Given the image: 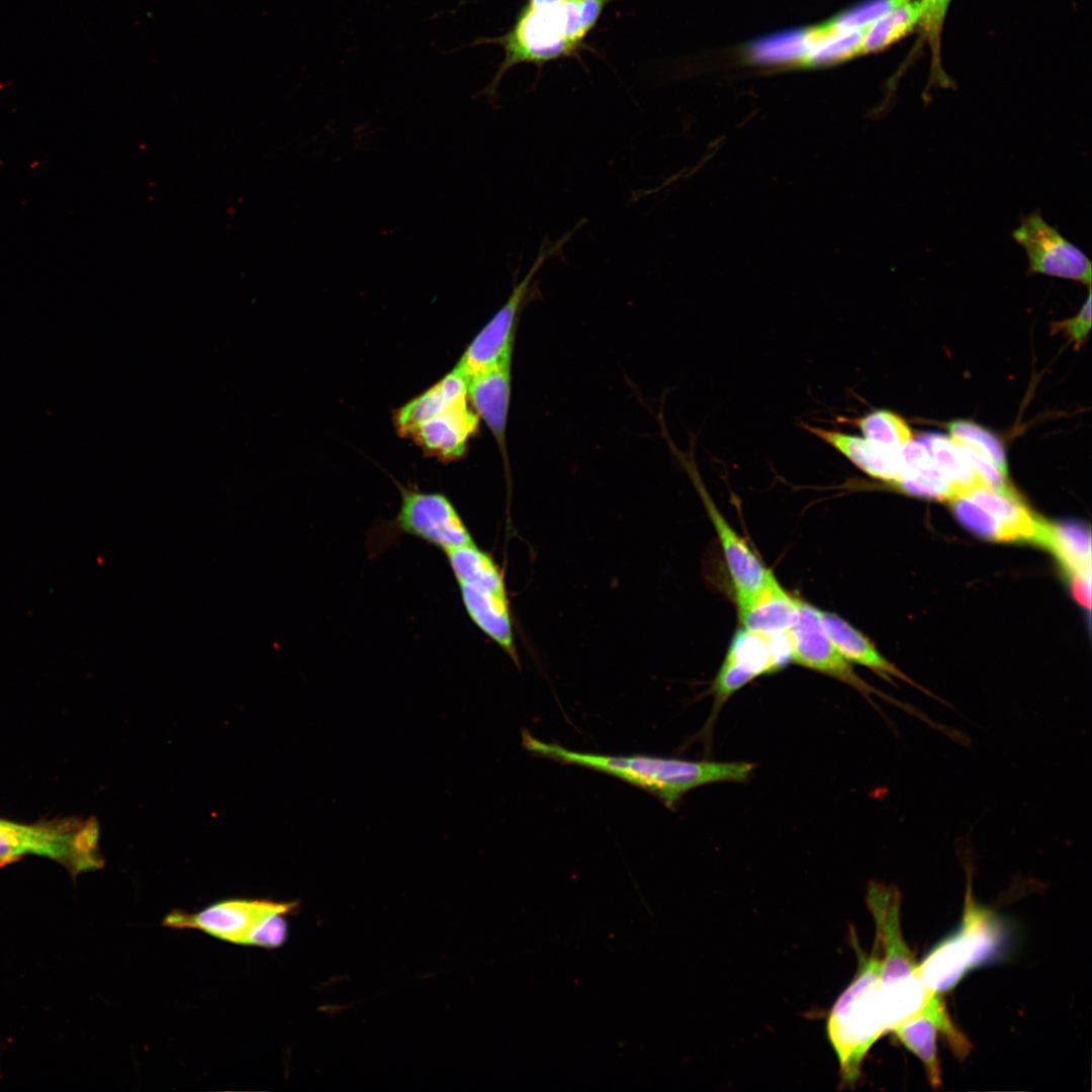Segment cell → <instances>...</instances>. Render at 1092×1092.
Returning a JSON list of instances; mask_svg holds the SVG:
<instances>
[{"instance_id": "cell-2", "label": "cell", "mask_w": 1092, "mask_h": 1092, "mask_svg": "<svg viewBox=\"0 0 1092 1092\" xmlns=\"http://www.w3.org/2000/svg\"><path fill=\"white\" fill-rule=\"evenodd\" d=\"M524 747L535 755L606 774L657 797L673 809L691 790L723 782H744L753 765L743 761H694L649 755H604L570 750L523 730Z\"/></svg>"}, {"instance_id": "cell-38", "label": "cell", "mask_w": 1092, "mask_h": 1092, "mask_svg": "<svg viewBox=\"0 0 1092 1092\" xmlns=\"http://www.w3.org/2000/svg\"><path fill=\"white\" fill-rule=\"evenodd\" d=\"M1074 599L1086 609L1091 606V574L1075 575L1070 578Z\"/></svg>"}, {"instance_id": "cell-10", "label": "cell", "mask_w": 1092, "mask_h": 1092, "mask_svg": "<svg viewBox=\"0 0 1092 1092\" xmlns=\"http://www.w3.org/2000/svg\"><path fill=\"white\" fill-rule=\"evenodd\" d=\"M788 635L792 648V662L807 668L833 676L860 692L866 697L871 694H881L873 687L863 681L852 669L849 662L838 652L829 639L820 617V610L812 605L798 600L796 618L788 629ZM900 708L908 713H913L914 708L899 704L892 700Z\"/></svg>"}, {"instance_id": "cell-6", "label": "cell", "mask_w": 1092, "mask_h": 1092, "mask_svg": "<svg viewBox=\"0 0 1092 1092\" xmlns=\"http://www.w3.org/2000/svg\"><path fill=\"white\" fill-rule=\"evenodd\" d=\"M792 662L788 632L763 634L739 629L712 685L713 715L738 690L755 677L776 672Z\"/></svg>"}, {"instance_id": "cell-11", "label": "cell", "mask_w": 1092, "mask_h": 1092, "mask_svg": "<svg viewBox=\"0 0 1092 1092\" xmlns=\"http://www.w3.org/2000/svg\"><path fill=\"white\" fill-rule=\"evenodd\" d=\"M866 901L884 953L879 985L889 986L917 975L918 964L902 934L898 890L873 882L868 887Z\"/></svg>"}, {"instance_id": "cell-26", "label": "cell", "mask_w": 1092, "mask_h": 1092, "mask_svg": "<svg viewBox=\"0 0 1092 1092\" xmlns=\"http://www.w3.org/2000/svg\"><path fill=\"white\" fill-rule=\"evenodd\" d=\"M457 583L507 593L504 574L493 558L475 543L444 552Z\"/></svg>"}, {"instance_id": "cell-22", "label": "cell", "mask_w": 1092, "mask_h": 1092, "mask_svg": "<svg viewBox=\"0 0 1092 1092\" xmlns=\"http://www.w3.org/2000/svg\"><path fill=\"white\" fill-rule=\"evenodd\" d=\"M959 495H964L997 518L1017 538L1032 542L1040 518H1036L1014 492H1001L978 482Z\"/></svg>"}, {"instance_id": "cell-8", "label": "cell", "mask_w": 1092, "mask_h": 1092, "mask_svg": "<svg viewBox=\"0 0 1092 1092\" xmlns=\"http://www.w3.org/2000/svg\"><path fill=\"white\" fill-rule=\"evenodd\" d=\"M401 504L392 522L395 532L411 535L442 551L474 543L461 516L442 493L400 488Z\"/></svg>"}, {"instance_id": "cell-14", "label": "cell", "mask_w": 1092, "mask_h": 1092, "mask_svg": "<svg viewBox=\"0 0 1092 1092\" xmlns=\"http://www.w3.org/2000/svg\"><path fill=\"white\" fill-rule=\"evenodd\" d=\"M803 427L872 477L893 484L903 472L904 462L900 449L889 448L867 438L839 431L825 430L805 424H803Z\"/></svg>"}, {"instance_id": "cell-23", "label": "cell", "mask_w": 1092, "mask_h": 1092, "mask_svg": "<svg viewBox=\"0 0 1092 1092\" xmlns=\"http://www.w3.org/2000/svg\"><path fill=\"white\" fill-rule=\"evenodd\" d=\"M972 968L969 950L956 933L935 946L918 965V975L927 988L939 994L954 987Z\"/></svg>"}, {"instance_id": "cell-30", "label": "cell", "mask_w": 1092, "mask_h": 1092, "mask_svg": "<svg viewBox=\"0 0 1092 1092\" xmlns=\"http://www.w3.org/2000/svg\"><path fill=\"white\" fill-rule=\"evenodd\" d=\"M920 439L925 443L939 470L954 486L958 495L982 482L951 438L940 434H927Z\"/></svg>"}, {"instance_id": "cell-33", "label": "cell", "mask_w": 1092, "mask_h": 1092, "mask_svg": "<svg viewBox=\"0 0 1092 1092\" xmlns=\"http://www.w3.org/2000/svg\"><path fill=\"white\" fill-rule=\"evenodd\" d=\"M950 438L960 444L966 445L988 458L1001 472L1008 477V465L1004 448L999 440L981 426L968 421H953L947 424Z\"/></svg>"}, {"instance_id": "cell-31", "label": "cell", "mask_w": 1092, "mask_h": 1092, "mask_svg": "<svg viewBox=\"0 0 1092 1092\" xmlns=\"http://www.w3.org/2000/svg\"><path fill=\"white\" fill-rule=\"evenodd\" d=\"M850 422L859 428L864 438L889 448L902 449L913 441V433L906 421L890 411H875Z\"/></svg>"}, {"instance_id": "cell-9", "label": "cell", "mask_w": 1092, "mask_h": 1092, "mask_svg": "<svg viewBox=\"0 0 1092 1092\" xmlns=\"http://www.w3.org/2000/svg\"><path fill=\"white\" fill-rule=\"evenodd\" d=\"M1012 237L1025 251L1029 274H1044L1090 286L1089 258L1049 224L1038 210L1022 217Z\"/></svg>"}, {"instance_id": "cell-1", "label": "cell", "mask_w": 1092, "mask_h": 1092, "mask_svg": "<svg viewBox=\"0 0 1092 1092\" xmlns=\"http://www.w3.org/2000/svg\"><path fill=\"white\" fill-rule=\"evenodd\" d=\"M611 1L526 0L514 23L504 34L478 37L464 46L491 43L504 51V60L494 76L478 95L494 103L503 77L517 65L534 64L541 67L552 61L578 56Z\"/></svg>"}, {"instance_id": "cell-12", "label": "cell", "mask_w": 1092, "mask_h": 1092, "mask_svg": "<svg viewBox=\"0 0 1092 1092\" xmlns=\"http://www.w3.org/2000/svg\"><path fill=\"white\" fill-rule=\"evenodd\" d=\"M691 476L720 540L734 585L737 607H740L759 593L774 573L759 560L747 542L727 523L695 470Z\"/></svg>"}, {"instance_id": "cell-15", "label": "cell", "mask_w": 1092, "mask_h": 1092, "mask_svg": "<svg viewBox=\"0 0 1092 1092\" xmlns=\"http://www.w3.org/2000/svg\"><path fill=\"white\" fill-rule=\"evenodd\" d=\"M467 396L492 433L506 458V429L511 398V362L471 377Z\"/></svg>"}, {"instance_id": "cell-3", "label": "cell", "mask_w": 1092, "mask_h": 1092, "mask_svg": "<svg viewBox=\"0 0 1092 1092\" xmlns=\"http://www.w3.org/2000/svg\"><path fill=\"white\" fill-rule=\"evenodd\" d=\"M858 958L856 973L832 1006L826 1024L843 1084H854L862 1062L878 1038L886 1033L879 1002L881 959L866 956L854 939Z\"/></svg>"}, {"instance_id": "cell-35", "label": "cell", "mask_w": 1092, "mask_h": 1092, "mask_svg": "<svg viewBox=\"0 0 1092 1092\" xmlns=\"http://www.w3.org/2000/svg\"><path fill=\"white\" fill-rule=\"evenodd\" d=\"M922 14L919 25L924 31L931 49L932 74L940 83H946L947 79L940 65V34L951 0H919Z\"/></svg>"}, {"instance_id": "cell-7", "label": "cell", "mask_w": 1092, "mask_h": 1092, "mask_svg": "<svg viewBox=\"0 0 1092 1092\" xmlns=\"http://www.w3.org/2000/svg\"><path fill=\"white\" fill-rule=\"evenodd\" d=\"M296 906V902L228 899L195 913L171 912L163 920V925L197 929L231 943L252 945L255 934L266 921L276 915H287Z\"/></svg>"}, {"instance_id": "cell-20", "label": "cell", "mask_w": 1092, "mask_h": 1092, "mask_svg": "<svg viewBox=\"0 0 1092 1092\" xmlns=\"http://www.w3.org/2000/svg\"><path fill=\"white\" fill-rule=\"evenodd\" d=\"M820 617L829 639L848 662L866 666L886 679L895 676L920 688L882 656L863 634L837 614L820 611Z\"/></svg>"}, {"instance_id": "cell-37", "label": "cell", "mask_w": 1092, "mask_h": 1092, "mask_svg": "<svg viewBox=\"0 0 1092 1092\" xmlns=\"http://www.w3.org/2000/svg\"><path fill=\"white\" fill-rule=\"evenodd\" d=\"M1060 331L1064 332L1076 348H1079L1086 340L1091 329V289L1080 311L1072 318L1057 324Z\"/></svg>"}, {"instance_id": "cell-32", "label": "cell", "mask_w": 1092, "mask_h": 1092, "mask_svg": "<svg viewBox=\"0 0 1092 1092\" xmlns=\"http://www.w3.org/2000/svg\"><path fill=\"white\" fill-rule=\"evenodd\" d=\"M949 502L956 518L972 533L997 542L1017 541L1016 536L997 518L964 495H956Z\"/></svg>"}, {"instance_id": "cell-16", "label": "cell", "mask_w": 1092, "mask_h": 1092, "mask_svg": "<svg viewBox=\"0 0 1092 1092\" xmlns=\"http://www.w3.org/2000/svg\"><path fill=\"white\" fill-rule=\"evenodd\" d=\"M1032 542L1051 551L1069 578L1091 574V536L1083 523L1040 519Z\"/></svg>"}, {"instance_id": "cell-29", "label": "cell", "mask_w": 1092, "mask_h": 1092, "mask_svg": "<svg viewBox=\"0 0 1092 1092\" xmlns=\"http://www.w3.org/2000/svg\"><path fill=\"white\" fill-rule=\"evenodd\" d=\"M937 1030L934 1022L924 1016L909 1019L892 1030L899 1041L923 1063L929 1083L934 1088L941 1084L936 1051Z\"/></svg>"}, {"instance_id": "cell-5", "label": "cell", "mask_w": 1092, "mask_h": 1092, "mask_svg": "<svg viewBox=\"0 0 1092 1092\" xmlns=\"http://www.w3.org/2000/svg\"><path fill=\"white\" fill-rule=\"evenodd\" d=\"M583 221L580 220L574 229L556 241H548L547 237L543 239L528 273L521 281L514 284L508 300L477 334L455 366L467 380L495 366L511 362L519 311L531 290V282L535 274L547 259L562 256L563 247L571 240Z\"/></svg>"}, {"instance_id": "cell-25", "label": "cell", "mask_w": 1092, "mask_h": 1092, "mask_svg": "<svg viewBox=\"0 0 1092 1092\" xmlns=\"http://www.w3.org/2000/svg\"><path fill=\"white\" fill-rule=\"evenodd\" d=\"M808 51L806 29L802 28L751 41L743 49L742 57L748 64L798 68Z\"/></svg>"}, {"instance_id": "cell-17", "label": "cell", "mask_w": 1092, "mask_h": 1092, "mask_svg": "<svg viewBox=\"0 0 1092 1092\" xmlns=\"http://www.w3.org/2000/svg\"><path fill=\"white\" fill-rule=\"evenodd\" d=\"M463 606L471 621L519 662L507 593L458 583Z\"/></svg>"}, {"instance_id": "cell-36", "label": "cell", "mask_w": 1092, "mask_h": 1092, "mask_svg": "<svg viewBox=\"0 0 1092 1092\" xmlns=\"http://www.w3.org/2000/svg\"><path fill=\"white\" fill-rule=\"evenodd\" d=\"M957 444L986 486L1001 492H1014L1013 488L1007 483V478L1001 474L988 458L966 445Z\"/></svg>"}, {"instance_id": "cell-13", "label": "cell", "mask_w": 1092, "mask_h": 1092, "mask_svg": "<svg viewBox=\"0 0 1092 1092\" xmlns=\"http://www.w3.org/2000/svg\"><path fill=\"white\" fill-rule=\"evenodd\" d=\"M477 424L478 416L466 402L418 425L407 437L430 456L452 461L462 457Z\"/></svg>"}, {"instance_id": "cell-24", "label": "cell", "mask_w": 1092, "mask_h": 1092, "mask_svg": "<svg viewBox=\"0 0 1092 1092\" xmlns=\"http://www.w3.org/2000/svg\"><path fill=\"white\" fill-rule=\"evenodd\" d=\"M966 944L973 968L990 960L1002 940V927L994 914L975 902L970 881L965 900L963 923L958 931Z\"/></svg>"}, {"instance_id": "cell-28", "label": "cell", "mask_w": 1092, "mask_h": 1092, "mask_svg": "<svg viewBox=\"0 0 1092 1092\" xmlns=\"http://www.w3.org/2000/svg\"><path fill=\"white\" fill-rule=\"evenodd\" d=\"M866 28L828 32L820 25L810 27L814 42L798 68L836 65L860 56Z\"/></svg>"}, {"instance_id": "cell-21", "label": "cell", "mask_w": 1092, "mask_h": 1092, "mask_svg": "<svg viewBox=\"0 0 1092 1092\" xmlns=\"http://www.w3.org/2000/svg\"><path fill=\"white\" fill-rule=\"evenodd\" d=\"M901 454L904 469L893 485L907 493L936 499H950L958 495L921 439L911 441L901 449Z\"/></svg>"}, {"instance_id": "cell-34", "label": "cell", "mask_w": 1092, "mask_h": 1092, "mask_svg": "<svg viewBox=\"0 0 1092 1092\" xmlns=\"http://www.w3.org/2000/svg\"><path fill=\"white\" fill-rule=\"evenodd\" d=\"M909 0H867L840 12L825 25L835 31L866 28L892 9Z\"/></svg>"}, {"instance_id": "cell-18", "label": "cell", "mask_w": 1092, "mask_h": 1092, "mask_svg": "<svg viewBox=\"0 0 1092 1092\" xmlns=\"http://www.w3.org/2000/svg\"><path fill=\"white\" fill-rule=\"evenodd\" d=\"M467 378L456 368L422 394L413 398L394 416L399 435L407 437L418 425L467 402Z\"/></svg>"}, {"instance_id": "cell-4", "label": "cell", "mask_w": 1092, "mask_h": 1092, "mask_svg": "<svg viewBox=\"0 0 1092 1092\" xmlns=\"http://www.w3.org/2000/svg\"><path fill=\"white\" fill-rule=\"evenodd\" d=\"M95 819L70 818L39 824L0 819V867L26 854L52 858L78 875L103 866Z\"/></svg>"}, {"instance_id": "cell-27", "label": "cell", "mask_w": 1092, "mask_h": 1092, "mask_svg": "<svg viewBox=\"0 0 1092 1092\" xmlns=\"http://www.w3.org/2000/svg\"><path fill=\"white\" fill-rule=\"evenodd\" d=\"M921 14L919 0H909L887 12L866 28L860 55L885 50L900 40L919 25Z\"/></svg>"}, {"instance_id": "cell-19", "label": "cell", "mask_w": 1092, "mask_h": 1092, "mask_svg": "<svg viewBox=\"0 0 1092 1092\" xmlns=\"http://www.w3.org/2000/svg\"><path fill=\"white\" fill-rule=\"evenodd\" d=\"M797 611L798 599L789 595L775 575L759 593L738 607L742 628L763 634L787 632Z\"/></svg>"}]
</instances>
